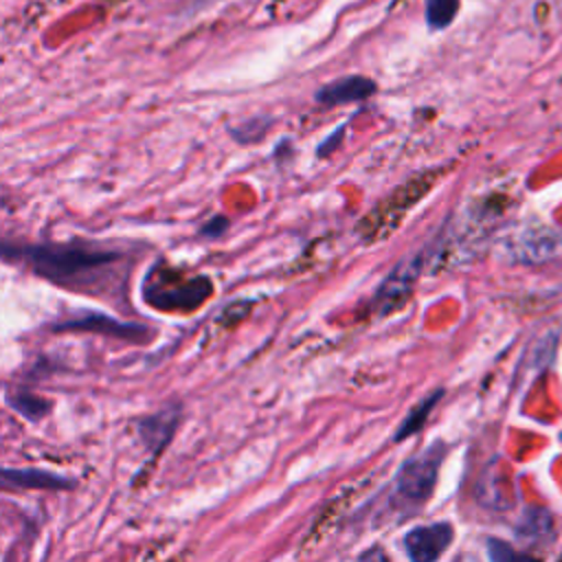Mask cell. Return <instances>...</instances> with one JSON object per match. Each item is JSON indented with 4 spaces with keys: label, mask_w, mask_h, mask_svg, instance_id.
Masks as SVG:
<instances>
[{
    "label": "cell",
    "mask_w": 562,
    "mask_h": 562,
    "mask_svg": "<svg viewBox=\"0 0 562 562\" xmlns=\"http://www.w3.org/2000/svg\"><path fill=\"white\" fill-rule=\"evenodd\" d=\"M22 261H26L35 274H42L55 283H75L88 272L101 270L116 261V252L81 248V246H22L18 248Z\"/></svg>",
    "instance_id": "obj_1"
},
{
    "label": "cell",
    "mask_w": 562,
    "mask_h": 562,
    "mask_svg": "<svg viewBox=\"0 0 562 562\" xmlns=\"http://www.w3.org/2000/svg\"><path fill=\"white\" fill-rule=\"evenodd\" d=\"M443 457V446L432 443L424 452L408 459L395 479V501L404 507L422 505L435 490L437 483V470Z\"/></svg>",
    "instance_id": "obj_2"
},
{
    "label": "cell",
    "mask_w": 562,
    "mask_h": 562,
    "mask_svg": "<svg viewBox=\"0 0 562 562\" xmlns=\"http://www.w3.org/2000/svg\"><path fill=\"white\" fill-rule=\"evenodd\" d=\"M211 294V281L195 277L191 281H178L165 285L162 281H147L145 299L158 310H193Z\"/></svg>",
    "instance_id": "obj_3"
},
{
    "label": "cell",
    "mask_w": 562,
    "mask_h": 562,
    "mask_svg": "<svg viewBox=\"0 0 562 562\" xmlns=\"http://www.w3.org/2000/svg\"><path fill=\"white\" fill-rule=\"evenodd\" d=\"M450 522H430L415 527L404 536V551L411 562H437L452 542Z\"/></svg>",
    "instance_id": "obj_4"
},
{
    "label": "cell",
    "mask_w": 562,
    "mask_h": 562,
    "mask_svg": "<svg viewBox=\"0 0 562 562\" xmlns=\"http://www.w3.org/2000/svg\"><path fill=\"white\" fill-rule=\"evenodd\" d=\"M375 92V83L369 77H342L316 92V101L325 105H340V103H351L367 99L369 94Z\"/></svg>",
    "instance_id": "obj_5"
},
{
    "label": "cell",
    "mask_w": 562,
    "mask_h": 562,
    "mask_svg": "<svg viewBox=\"0 0 562 562\" xmlns=\"http://www.w3.org/2000/svg\"><path fill=\"white\" fill-rule=\"evenodd\" d=\"M516 246V257L520 261H544L562 252V233L560 231H540L533 235H522Z\"/></svg>",
    "instance_id": "obj_6"
},
{
    "label": "cell",
    "mask_w": 562,
    "mask_h": 562,
    "mask_svg": "<svg viewBox=\"0 0 562 562\" xmlns=\"http://www.w3.org/2000/svg\"><path fill=\"white\" fill-rule=\"evenodd\" d=\"M59 329H97V331H105V334L123 336V338H138L143 334V327H138V325L119 323L110 316H97V314L68 321V323L59 325Z\"/></svg>",
    "instance_id": "obj_7"
},
{
    "label": "cell",
    "mask_w": 562,
    "mask_h": 562,
    "mask_svg": "<svg viewBox=\"0 0 562 562\" xmlns=\"http://www.w3.org/2000/svg\"><path fill=\"white\" fill-rule=\"evenodd\" d=\"M516 536L525 542H540L553 536V518L542 507H529L518 520Z\"/></svg>",
    "instance_id": "obj_8"
},
{
    "label": "cell",
    "mask_w": 562,
    "mask_h": 562,
    "mask_svg": "<svg viewBox=\"0 0 562 562\" xmlns=\"http://www.w3.org/2000/svg\"><path fill=\"white\" fill-rule=\"evenodd\" d=\"M4 485H15V487H42V490H53V487H68L66 479H59L57 474L44 472V470H4L2 472Z\"/></svg>",
    "instance_id": "obj_9"
},
{
    "label": "cell",
    "mask_w": 562,
    "mask_h": 562,
    "mask_svg": "<svg viewBox=\"0 0 562 562\" xmlns=\"http://www.w3.org/2000/svg\"><path fill=\"white\" fill-rule=\"evenodd\" d=\"M176 422H178V413H176V411H162V413H158L156 417L145 419L143 426H140V430H143L145 439H147L154 448H160V443H165V441L171 437V432H173V428H176Z\"/></svg>",
    "instance_id": "obj_10"
},
{
    "label": "cell",
    "mask_w": 562,
    "mask_h": 562,
    "mask_svg": "<svg viewBox=\"0 0 562 562\" xmlns=\"http://www.w3.org/2000/svg\"><path fill=\"white\" fill-rule=\"evenodd\" d=\"M459 11V0H426V22L430 29H446Z\"/></svg>",
    "instance_id": "obj_11"
},
{
    "label": "cell",
    "mask_w": 562,
    "mask_h": 562,
    "mask_svg": "<svg viewBox=\"0 0 562 562\" xmlns=\"http://www.w3.org/2000/svg\"><path fill=\"white\" fill-rule=\"evenodd\" d=\"M441 397V391H437V393H432L428 400H424V402H419V406L402 422V426H400V430L395 432V441H400V439H404V437H408V435H413L415 430H419L422 428V424L426 422V417H428V413L432 411V406H435V402Z\"/></svg>",
    "instance_id": "obj_12"
},
{
    "label": "cell",
    "mask_w": 562,
    "mask_h": 562,
    "mask_svg": "<svg viewBox=\"0 0 562 562\" xmlns=\"http://www.w3.org/2000/svg\"><path fill=\"white\" fill-rule=\"evenodd\" d=\"M487 555H490V562H540L538 558L516 551L512 544L496 538L487 540Z\"/></svg>",
    "instance_id": "obj_13"
},
{
    "label": "cell",
    "mask_w": 562,
    "mask_h": 562,
    "mask_svg": "<svg viewBox=\"0 0 562 562\" xmlns=\"http://www.w3.org/2000/svg\"><path fill=\"white\" fill-rule=\"evenodd\" d=\"M11 406L18 408L20 413H24L31 419H37V417H42L48 411V404L44 400H40L35 395H29V393H18L11 400Z\"/></svg>",
    "instance_id": "obj_14"
},
{
    "label": "cell",
    "mask_w": 562,
    "mask_h": 562,
    "mask_svg": "<svg viewBox=\"0 0 562 562\" xmlns=\"http://www.w3.org/2000/svg\"><path fill=\"white\" fill-rule=\"evenodd\" d=\"M358 562H389V558H386V553H384L382 547H371V549H367V551L360 555Z\"/></svg>",
    "instance_id": "obj_15"
},
{
    "label": "cell",
    "mask_w": 562,
    "mask_h": 562,
    "mask_svg": "<svg viewBox=\"0 0 562 562\" xmlns=\"http://www.w3.org/2000/svg\"><path fill=\"white\" fill-rule=\"evenodd\" d=\"M226 228V220L224 217H215V220H211L204 228H202V233L204 235H217V233H222Z\"/></svg>",
    "instance_id": "obj_16"
},
{
    "label": "cell",
    "mask_w": 562,
    "mask_h": 562,
    "mask_svg": "<svg viewBox=\"0 0 562 562\" xmlns=\"http://www.w3.org/2000/svg\"><path fill=\"white\" fill-rule=\"evenodd\" d=\"M340 138H342V127H340V130H336V136H334V134H331V136H329V138H327V140H325V143H323V145H321V147H318V154H321V156H325V154H327V151H331V149H329V147H331V145H334V147H336V145H338V140H340Z\"/></svg>",
    "instance_id": "obj_17"
}]
</instances>
